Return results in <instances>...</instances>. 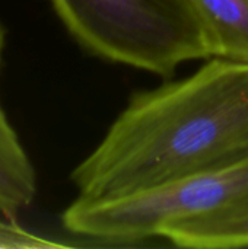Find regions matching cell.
<instances>
[{
    "label": "cell",
    "mask_w": 248,
    "mask_h": 249,
    "mask_svg": "<svg viewBox=\"0 0 248 249\" xmlns=\"http://www.w3.org/2000/svg\"><path fill=\"white\" fill-rule=\"evenodd\" d=\"M199 16L212 57L248 63V0H189Z\"/></svg>",
    "instance_id": "cell-5"
},
{
    "label": "cell",
    "mask_w": 248,
    "mask_h": 249,
    "mask_svg": "<svg viewBox=\"0 0 248 249\" xmlns=\"http://www.w3.org/2000/svg\"><path fill=\"white\" fill-rule=\"evenodd\" d=\"M88 53L168 77L187 61L212 58L189 0H50Z\"/></svg>",
    "instance_id": "cell-2"
},
{
    "label": "cell",
    "mask_w": 248,
    "mask_h": 249,
    "mask_svg": "<svg viewBox=\"0 0 248 249\" xmlns=\"http://www.w3.org/2000/svg\"><path fill=\"white\" fill-rule=\"evenodd\" d=\"M3 45H4V31L0 25V63H1V53H3Z\"/></svg>",
    "instance_id": "cell-8"
},
{
    "label": "cell",
    "mask_w": 248,
    "mask_h": 249,
    "mask_svg": "<svg viewBox=\"0 0 248 249\" xmlns=\"http://www.w3.org/2000/svg\"><path fill=\"white\" fill-rule=\"evenodd\" d=\"M161 238L181 248L248 247V198L213 214L171 225Z\"/></svg>",
    "instance_id": "cell-4"
},
{
    "label": "cell",
    "mask_w": 248,
    "mask_h": 249,
    "mask_svg": "<svg viewBox=\"0 0 248 249\" xmlns=\"http://www.w3.org/2000/svg\"><path fill=\"white\" fill-rule=\"evenodd\" d=\"M37 194L32 162L0 107V212L13 219Z\"/></svg>",
    "instance_id": "cell-6"
},
{
    "label": "cell",
    "mask_w": 248,
    "mask_h": 249,
    "mask_svg": "<svg viewBox=\"0 0 248 249\" xmlns=\"http://www.w3.org/2000/svg\"><path fill=\"white\" fill-rule=\"evenodd\" d=\"M248 198V152L161 187L108 201L75 198L61 214L73 235L133 245L183 220L213 214Z\"/></svg>",
    "instance_id": "cell-3"
},
{
    "label": "cell",
    "mask_w": 248,
    "mask_h": 249,
    "mask_svg": "<svg viewBox=\"0 0 248 249\" xmlns=\"http://www.w3.org/2000/svg\"><path fill=\"white\" fill-rule=\"evenodd\" d=\"M69 247V244L26 231L12 220H0V249H57Z\"/></svg>",
    "instance_id": "cell-7"
},
{
    "label": "cell",
    "mask_w": 248,
    "mask_h": 249,
    "mask_svg": "<svg viewBox=\"0 0 248 249\" xmlns=\"http://www.w3.org/2000/svg\"><path fill=\"white\" fill-rule=\"evenodd\" d=\"M248 152V63L212 57L191 76L134 93L73 169L79 200L139 194Z\"/></svg>",
    "instance_id": "cell-1"
}]
</instances>
